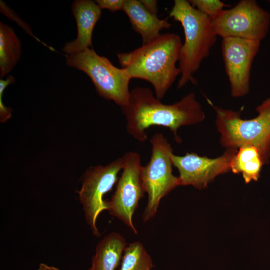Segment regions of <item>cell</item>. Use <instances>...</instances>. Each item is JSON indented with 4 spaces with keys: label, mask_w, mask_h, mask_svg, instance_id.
<instances>
[{
    "label": "cell",
    "mask_w": 270,
    "mask_h": 270,
    "mask_svg": "<svg viewBox=\"0 0 270 270\" xmlns=\"http://www.w3.org/2000/svg\"><path fill=\"white\" fill-rule=\"evenodd\" d=\"M216 124L221 134L220 143L226 149L238 150L245 145L256 147L264 164L270 157V98L256 108L258 114L242 120L240 112L216 106Z\"/></svg>",
    "instance_id": "obj_4"
},
{
    "label": "cell",
    "mask_w": 270,
    "mask_h": 270,
    "mask_svg": "<svg viewBox=\"0 0 270 270\" xmlns=\"http://www.w3.org/2000/svg\"><path fill=\"white\" fill-rule=\"evenodd\" d=\"M126 247V241L120 234H108L98 244L89 270H118Z\"/></svg>",
    "instance_id": "obj_14"
},
{
    "label": "cell",
    "mask_w": 270,
    "mask_h": 270,
    "mask_svg": "<svg viewBox=\"0 0 270 270\" xmlns=\"http://www.w3.org/2000/svg\"><path fill=\"white\" fill-rule=\"evenodd\" d=\"M66 61L68 66L81 70L89 76L100 96L113 100L121 108L128 105L132 78L126 69L116 67L92 48L67 55Z\"/></svg>",
    "instance_id": "obj_5"
},
{
    "label": "cell",
    "mask_w": 270,
    "mask_h": 270,
    "mask_svg": "<svg viewBox=\"0 0 270 270\" xmlns=\"http://www.w3.org/2000/svg\"><path fill=\"white\" fill-rule=\"evenodd\" d=\"M188 2L194 8L212 20L218 17L224 8L228 6L219 0H190Z\"/></svg>",
    "instance_id": "obj_18"
},
{
    "label": "cell",
    "mask_w": 270,
    "mask_h": 270,
    "mask_svg": "<svg viewBox=\"0 0 270 270\" xmlns=\"http://www.w3.org/2000/svg\"><path fill=\"white\" fill-rule=\"evenodd\" d=\"M123 168V158H118L106 166L91 168L84 176L78 194L86 220L96 236H100L96 224L98 218L102 212L108 210L104 196L118 182V174Z\"/></svg>",
    "instance_id": "obj_9"
},
{
    "label": "cell",
    "mask_w": 270,
    "mask_h": 270,
    "mask_svg": "<svg viewBox=\"0 0 270 270\" xmlns=\"http://www.w3.org/2000/svg\"><path fill=\"white\" fill-rule=\"evenodd\" d=\"M126 120V130L135 140L143 142L146 130L152 126L168 128L180 143L178 130L196 124L205 119V114L196 94L191 92L170 105L162 104L148 88L137 87L130 92L128 105L122 108Z\"/></svg>",
    "instance_id": "obj_1"
},
{
    "label": "cell",
    "mask_w": 270,
    "mask_h": 270,
    "mask_svg": "<svg viewBox=\"0 0 270 270\" xmlns=\"http://www.w3.org/2000/svg\"><path fill=\"white\" fill-rule=\"evenodd\" d=\"M72 11L77 25V38L67 43L62 51L70 55L92 47V36L94 27L102 16V10L94 1L76 0Z\"/></svg>",
    "instance_id": "obj_12"
},
{
    "label": "cell",
    "mask_w": 270,
    "mask_h": 270,
    "mask_svg": "<svg viewBox=\"0 0 270 270\" xmlns=\"http://www.w3.org/2000/svg\"><path fill=\"white\" fill-rule=\"evenodd\" d=\"M146 9L150 14L156 15L158 12V0H140Z\"/></svg>",
    "instance_id": "obj_21"
},
{
    "label": "cell",
    "mask_w": 270,
    "mask_h": 270,
    "mask_svg": "<svg viewBox=\"0 0 270 270\" xmlns=\"http://www.w3.org/2000/svg\"><path fill=\"white\" fill-rule=\"evenodd\" d=\"M150 143L152 154L150 161L142 170L143 187L148 196L142 216L144 222L156 215L162 199L180 186L178 178L172 174L171 144L162 134L154 135Z\"/></svg>",
    "instance_id": "obj_6"
},
{
    "label": "cell",
    "mask_w": 270,
    "mask_h": 270,
    "mask_svg": "<svg viewBox=\"0 0 270 270\" xmlns=\"http://www.w3.org/2000/svg\"><path fill=\"white\" fill-rule=\"evenodd\" d=\"M15 82V78L12 76H9L5 80L2 78L0 80V122L4 123L12 117V109L6 107L3 103L2 98L4 92L6 88L10 84Z\"/></svg>",
    "instance_id": "obj_19"
},
{
    "label": "cell",
    "mask_w": 270,
    "mask_h": 270,
    "mask_svg": "<svg viewBox=\"0 0 270 270\" xmlns=\"http://www.w3.org/2000/svg\"><path fill=\"white\" fill-rule=\"evenodd\" d=\"M260 42L236 38L222 39V54L234 98L248 94L250 72Z\"/></svg>",
    "instance_id": "obj_10"
},
{
    "label": "cell",
    "mask_w": 270,
    "mask_h": 270,
    "mask_svg": "<svg viewBox=\"0 0 270 270\" xmlns=\"http://www.w3.org/2000/svg\"><path fill=\"white\" fill-rule=\"evenodd\" d=\"M122 158L123 172L110 200L106 201L108 210L111 216L122 220L137 234L132 217L146 192L142 180V166L140 154L137 152H128Z\"/></svg>",
    "instance_id": "obj_8"
},
{
    "label": "cell",
    "mask_w": 270,
    "mask_h": 270,
    "mask_svg": "<svg viewBox=\"0 0 270 270\" xmlns=\"http://www.w3.org/2000/svg\"><path fill=\"white\" fill-rule=\"evenodd\" d=\"M120 265L118 270H150L154 267L150 256L138 242L126 246Z\"/></svg>",
    "instance_id": "obj_17"
},
{
    "label": "cell",
    "mask_w": 270,
    "mask_h": 270,
    "mask_svg": "<svg viewBox=\"0 0 270 270\" xmlns=\"http://www.w3.org/2000/svg\"><path fill=\"white\" fill-rule=\"evenodd\" d=\"M170 16L181 24L185 36L179 60L181 76L178 88L180 89L190 82L197 84L194 74L210 55L218 36L212 20L194 8L188 0H175Z\"/></svg>",
    "instance_id": "obj_3"
},
{
    "label": "cell",
    "mask_w": 270,
    "mask_h": 270,
    "mask_svg": "<svg viewBox=\"0 0 270 270\" xmlns=\"http://www.w3.org/2000/svg\"><path fill=\"white\" fill-rule=\"evenodd\" d=\"M38 270H61L53 266L42 263L39 265Z\"/></svg>",
    "instance_id": "obj_22"
},
{
    "label": "cell",
    "mask_w": 270,
    "mask_h": 270,
    "mask_svg": "<svg viewBox=\"0 0 270 270\" xmlns=\"http://www.w3.org/2000/svg\"><path fill=\"white\" fill-rule=\"evenodd\" d=\"M264 164L258 150L250 145L241 146L234 158L231 171L234 174H242L246 184L257 181Z\"/></svg>",
    "instance_id": "obj_16"
},
{
    "label": "cell",
    "mask_w": 270,
    "mask_h": 270,
    "mask_svg": "<svg viewBox=\"0 0 270 270\" xmlns=\"http://www.w3.org/2000/svg\"><path fill=\"white\" fill-rule=\"evenodd\" d=\"M96 3L101 8L116 12L123 9L126 0H96Z\"/></svg>",
    "instance_id": "obj_20"
},
{
    "label": "cell",
    "mask_w": 270,
    "mask_h": 270,
    "mask_svg": "<svg viewBox=\"0 0 270 270\" xmlns=\"http://www.w3.org/2000/svg\"><path fill=\"white\" fill-rule=\"evenodd\" d=\"M122 10L128 17L132 29L142 36V45L158 38L163 29L172 26L167 19L160 20L148 12L140 0H126Z\"/></svg>",
    "instance_id": "obj_13"
},
{
    "label": "cell",
    "mask_w": 270,
    "mask_h": 270,
    "mask_svg": "<svg viewBox=\"0 0 270 270\" xmlns=\"http://www.w3.org/2000/svg\"><path fill=\"white\" fill-rule=\"evenodd\" d=\"M182 46L176 34H160L152 42L130 52L120 53L118 60L130 78L144 80L154 86L156 98L162 100L180 74L179 62Z\"/></svg>",
    "instance_id": "obj_2"
},
{
    "label": "cell",
    "mask_w": 270,
    "mask_h": 270,
    "mask_svg": "<svg viewBox=\"0 0 270 270\" xmlns=\"http://www.w3.org/2000/svg\"><path fill=\"white\" fill-rule=\"evenodd\" d=\"M22 56V44L14 30L0 22V76L1 78L15 68Z\"/></svg>",
    "instance_id": "obj_15"
},
{
    "label": "cell",
    "mask_w": 270,
    "mask_h": 270,
    "mask_svg": "<svg viewBox=\"0 0 270 270\" xmlns=\"http://www.w3.org/2000/svg\"><path fill=\"white\" fill-rule=\"evenodd\" d=\"M218 36L236 38L260 42L268 34L270 14L254 0H242L212 20Z\"/></svg>",
    "instance_id": "obj_7"
},
{
    "label": "cell",
    "mask_w": 270,
    "mask_h": 270,
    "mask_svg": "<svg viewBox=\"0 0 270 270\" xmlns=\"http://www.w3.org/2000/svg\"><path fill=\"white\" fill-rule=\"evenodd\" d=\"M238 150L226 149L222 156L216 158L194 153H187L184 156L172 154L173 166L180 173V186H192L198 189L206 188L216 176L231 170L232 162Z\"/></svg>",
    "instance_id": "obj_11"
}]
</instances>
